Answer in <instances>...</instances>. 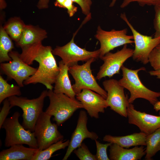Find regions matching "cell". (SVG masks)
Returning a JSON list of instances; mask_svg holds the SVG:
<instances>
[{
	"mask_svg": "<svg viewBox=\"0 0 160 160\" xmlns=\"http://www.w3.org/2000/svg\"><path fill=\"white\" fill-rule=\"evenodd\" d=\"M82 25L73 33L72 38L69 42L62 46H57L52 50L53 54L60 57L63 63L69 67L78 64L79 61L86 62L92 58L96 59L99 58V49L93 51H88L85 48L80 47L74 42V38Z\"/></svg>",
	"mask_w": 160,
	"mask_h": 160,
	"instance_id": "obj_7",
	"label": "cell"
},
{
	"mask_svg": "<svg viewBox=\"0 0 160 160\" xmlns=\"http://www.w3.org/2000/svg\"><path fill=\"white\" fill-rule=\"evenodd\" d=\"M73 152L80 160H97L95 155L91 153L84 143H82Z\"/></svg>",
	"mask_w": 160,
	"mask_h": 160,
	"instance_id": "obj_28",
	"label": "cell"
},
{
	"mask_svg": "<svg viewBox=\"0 0 160 160\" xmlns=\"http://www.w3.org/2000/svg\"><path fill=\"white\" fill-rule=\"evenodd\" d=\"M88 117L86 112L80 111L76 129L72 135L69 145L63 160H66L74 150L78 147L85 139L89 138L93 140L98 138L95 132L89 131L87 129Z\"/></svg>",
	"mask_w": 160,
	"mask_h": 160,
	"instance_id": "obj_14",
	"label": "cell"
},
{
	"mask_svg": "<svg viewBox=\"0 0 160 160\" xmlns=\"http://www.w3.org/2000/svg\"><path fill=\"white\" fill-rule=\"evenodd\" d=\"M65 0H56L54 3L55 5L60 8H63V4Z\"/></svg>",
	"mask_w": 160,
	"mask_h": 160,
	"instance_id": "obj_38",
	"label": "cell"
},
{
	"mask_svg": "<svg viewBox=\"0 0 160 160\" xmlns=\"http://www.w3.org/2000/svg\"><path fill=\"white\" fill-rule=\"evenodd\" d=\"M96 60L92 58L82 65L77 64L69 67L68 72L75 81V83L72 85L73 89L76 95L84 89H89L99 94L106 99L107 92L97 83L91 69V64Z\"/></svg>",
	"mask_w": 160,
	"mask_h": 160,
	"instance_id": "obj_6",
	"label": "cell"
},
{
	"mask_svg": "<svg viewBox=\"0 0 160 160\" xmlns=\"http://www.w3.org/2000/svg\"><path fill=\"white\" fill-rule=\"evenodd\" d=\"M146 146L145 159L146 160H151L160 151V128L147 135Z\"/></svg>",
	"mask_w": 160,
	"mask_h": 160,
	"instance_id": "obj_22",
	"label": "cell"
},
{
	"mask_svg": "<svg viewBox=\"0 0 160 160\" xmlns=\"http://www.w3.org/2000/svg\"><path fill=\"white\" fill-rule=\"evenodd\" d=\"M127 28L121 30L112 29L110 31L103 30L98 25L95 37L100 44L99 58L119 47L134 43L132 35L127 34Z\"/></svg>",
	"mask_w": 160,
	"mask_h": 160,
	"instance_id": "obj_11",
	"label": "cell"
},
{
	"mask_svg": "<svg viewBox=\"0 0 160 160\" xmlns=\"http://www.w3.org/2000/svg\"><path fill=\"white\" fill-rule=\"evenodd\" d=\"M21 48L22 51L20 56L24 62L30 65L35 60L39 64L36 73L25 80L24 84L40 83L47 89L53 90L52 84L55 83L60 68L51 47L43 46L40 42Z\"/></svg>",
	"mask_w": 160,
	"mask_h": 160,
	"instance_id": "obj_1",
	"label": "cell"
},
{
	"mask_svg": "<svg viewBox=\"0 0 160 160\" xmlns=\"http://www.w3.org/2000/svg\"><path fill=\"white\" fill-rule=\"evenodd\" d=\"M7 4L5 0H0V9L2 10L6 8Z\"/></svg>",
	"mask_w": 160,
	"mask_h": 160,
	"instance_id": "obj_40",
	"label": "cell"
},
{
	"mask_svg": "<svg viewBox=\"0 0 160 160\" xmlns=\"http://www.w3.org/2000/svg\"><path fill=\"white\" fill-rule=\"evenodd\" d=\"M148 73L151 76H156L157 79H160V69L150 71Z\"/></svg>",
	"mask_w": 160,
	"mask_h": 160,
	"instance_id": "obj_37",
	"label": "cell"
},
{
	"mask_svg": "<svg viewBox=\"0 0 160 160\" xmlns=\"http://www.w3.org/2000/svg\"><path fill=\"white\" fill-rule=\"evenodd\" d=\"M109 147V158L111 160H140L145 154V148L143 146H135L128 149L116 143H112Z\"/></svg>",
	"mask_w": 160,
	"mask_h": 160,
	"instance_id": "obj_16",
	"label": "cell"
},
{
	"mask_svg": "<svg viewBox=\"0 0 160 160\" xmlns=\"http://www.w3.org/2000/svg\"><path fill=\"white\" fill-rule=\"evenodd\" d=\"M134 49L128 48L127 44L124 45L121 49L115 53L109 52L100 58L103 62L98 72L96 79L100 80L106 77L111 78L119 74L124 63L132 57Z\"/></svg>",
	"mask_w": 160,
	"mask_h": 160,
	"instance_id": "obj_10",
	"label": "cell"
},
{
	"mask_svg": "<svg viewBox=\"0 0 160 160\" xmlns=\"http://www.w3.org/2000/svg\"><path fill=\"white\" fill-rule=\"evenodd\" d=\"M76 98L81 103L83 108L92 118L98 119L99 113H104L105 109L108 107L106 99L89 89H83L76 95Z\"/></svg>",
	"mask_w": 160,
	"mask_h": 160,
	"instance_id": "obj_15",
	"label": "cell"
},
{
	"mask_svg": "<svg viewBox=\"0 0 160 160\" xmlns=\"http://www.w3.org/2000/svg\"><path fill=\"white\" fill-rule=\"evenodd\" d=\"M37 68L32 67L27 64L15 73L10 79H13L20 87L24 86V81L36 72Z\"/></svg>",
	"mask_w": 160,
	"mask_h": 160,
	"instance_id": "obj_27",
	"label": "cell"
},
{
	"mask_svg": "<svg viewBox=\"0 0 160 160\" xmlns=\"http://www.w3.org/2000/svg\"><path fill=\"white\" fill-rule=\"evenodd\" d=\"M116 1V0H112L110 4L109 7H113Z\"/></svg>",
	"mask_w": 160,
	"mask_h": 160,
	"instance_id": "obj_41",
	"label": "cell"
},
{
	"mask_svg": "<svg viewBox=\"0 0 160 160\" xmlns=\"http://www.w3.org/2000/svg\"><path fill=\"white\" fill-rule=\"evenodd\" d=\"M39 148L26 147L23 144L13 145L0 152V160H32Z\"/></svg>",
	"mask_w": 160,
	"mask_h": 160,
	"instance_id": "obj_18",
	"label": "cell"
},
{
	"mask_svg": "<svg viewBox=\"0 0 160 160\" xmlns=\"http://www.w3.org/2000/svg\"><path fill=\"white\" fill-rule=\"evenodd\" d=\"M14 48L13 43L4 27L1 25L0 29V63L10 61L12 59L9 53Z\"/></svg>",
	"mask_w": 160,
	"mask_h": 160,
	"instance_id": "obj_23",
	"label": "cell"
},
{
	"mask_svg": "<svg viewBox=\"0 0 160 160\" xmlns=\"http://www.w3.org/2000/svg\"><path fill=\"white\" fill-rule=\"evenodd\" d=\"M70 140L66 141L62 140L50 145L44 150L39 148L34 156L32 160H48L52 156L56 151L61 149H64L68 147Z\"/></svg>",
	"mask_w": 160,
	"mask_h": 160,
	"instance_id": "obj_24",
	"label": "cell"
},
{
	"mask_svg": "<svg viewBox=\"0 0 160 160\" xmlns=\"http://www.w3.org/2000/svg\"><path fill=\"white\" fill-rule=\"evenodd\" d=\"M47 34L45 30L32 25H25L22 36L16 44L22 48L42 42L47 37Z\"/></svg>",
	"mask_w": 160,
	"mask_h": 160,
	"instance_id": "obj_20",
	"label": "cell"
},
{
	"mask_svg": "<svg viewBox=\"0 0 160 160\" xmlns=\"http://www.w3.org/2000/svg\"><path fill=\"white\" fill-rule=\"evenodd\" d=\"M17 52L11 51L9 55L12 60L8 63H1L0 68L3 73L10 79L12 76L26 64L20 58Z\"/></svg>",
	"mask_w": 160,
	"mask_h": 160,
	"instance_id": "obj_21",
	"label": "cell"
},
{
	"mask_svg": "<svg viewBox=\"0 0 160 160\" xmlns=\"http://www.w3.org/2000/svg\"><path fill=\"white\" fill-rule=\"evenodd\" d=\"M47 97L49 104L45 112L54 116L53 120L59 126L69 119L77 110L83 108L81 103L63 93H57L49 90Z\"/></svg>",
	"mask_w": 160,
	"mask_h": 160,
	"instance_id": "obj_3",
	"label": "cell"
},
{
	"mask_svg": "<svg viewBox=\"0 0 160 160\" xmlns=\"http://www.w3.org/2000/svg\"><path fill=\"white\" fill-rule=\"evenodd\" d=\"M120 17L130 29L133 37L135 45L133 59L145 65L149 63L148 57L152 51L160 44V37L153 38L145 35L137 31L130 23L125 13H121Z\"/></svg>",
	"mask_w": 160,
	"mask_h": 160,
	"instance_id": "obj_9",
	"label": "cell"
},
{
	"mask_svg": "<svg viewBox=\"0 0 160 160\" xmlns=\"http://www.w3.org/2000/svg\"><path fill=\"white\" fill-rule=\"evenodd\" d=\"M78 4L80 7L82 12L86 16L91 15L90 12L92 4L91 0H71Z\"/></svg>",
	"mask_w": 160,
	"mask_h": 160,
	"instance_id": "obj_34",
	"label": "cell"
},
{
	"mask_svg": "<svg viewBox=\"0 0 160 160\" xmlns=\"http://www.w3.org/2000/svg\"><path fill=\"white\" fill-rule=\"evenodd\" d=\"M128 123L137 126L147 135L160 128V116H156L136 110L132 103L127 109Z\"/></svg>",
	"mask_w": 160,
	"mask_h": 160,
	"instance_id": "obj_13",
	"label": "cell"
},
{
	"mask_svg": "<svg viewBox=\"0 0 160 160\" xmlns=\"http://www.w3.org/2000/svg\"><path fill=\"white\" fill-rule=\"evenodd\" d=\"M20 87L18 85H11L0 76V104L6 98L14 96L21 95Z\"/></svg>",
	"mask_w": 160,
	"mask_h": 160,
	"instance_id": "obj_26",
	"label": "cell"
},
{
	"mask_svg": "<svg viewBox=\"0 0 160 160\" xmlns=\"http://www.w3.org/2000/svg\"><path fill=\"white\" fill-rule=\"evenodd\" d=\"M156 47L159 49H160V44L158 45Z\"/></svg>",
	"mask_w": 160,
	"mask_h": 160,
	"instance_id": "obj_42",
	"label": "cell"
},
{
	"mask_svg": "<svg viewBox=\"0 0 160 160\" xmlns=\"http://www.w3.org/2000/svg\"><path fill=\"white\" fill-rule=\"evenodd\" d=\"M49 0H39L37 4V7L39 9L47 8Z\"/></svg>",
	"mask_w": 160,
	"mask_h": 160,
	"instance_id": "obj_36",
	"label": "cell"
},
{
	"mask_svg": "<svg viewBox=\"0 0 160 160\" xmlns=\"http://www.w3.org/2000/svg\"><path fill=\"white\" fill-rule=\"evenodd\" d=\"M71 0H65L63 4V8L67 9L70 17L73 16L77 11V8L75 6Z\"/></svg>",
	"mask_w": 160,
	"mask_h": 160,
	"instance_id": "obj_35",
	"label": "cell"
},
{
	"mask_svg": "<svg viewBox=\"0 0 160 160\" xmlns=\"http://www.w3.org/2000/svg\"><path fill=\"white\" fill-rule=\"evenodd\" d=\"M155 14L153 20L154 28L155 30L154 37H160V4L154 6Z\"/></svg>",
	"mask_w": 160,
	"mask_h": 160,
	"instance_id": "obj_32",
	"label": "cell"
},
{
	"mask_svg": "<svg viewBox=\"0 0 160 160\" xmlns=\"http://www.w3.org/2000/svg\"><path fill=\"white\" fill-rule=\"evenodd\" d=\"M51 116L43 112L39 117L33 132L41 150L63 140V136L58 130V125L51 121Z\"/></svg>",
	"mask_w": 160,
	"mask_h": 160,
	"instance_id": "obj_8",
	"label": "cell"
},
{
	"mask_svg": "<svg viewBox=\"0 0 160 160\" xmlns=\"http://www.w3.org/2000/svg\"><path fill=\"white\" fill-rule=\"evenodd\" d=\"M121 70L122 77L118 81L121 86L129 92L130 96L128 99L129 103H132L138 98L147 100L153 105L159 101L160 92H154L147 88L142 83L139 77L138 72L145 71V68L141 67L132 70L123 65Z\"/></svg>",
	"mask_w": 160,
	"mask_h": 160,
	"instance_id": "obj_2",
	"label": "cell"
},
{
	"mask_svg": "<svg viewBox=\"0 0 160 160\" xmlns=\"http://www.w3.org/2000/svg\"><path fill=\"white\" fill-rule=\"evenodd\" d=\"M153 106L154 109L156 112L159 111V116H160V101H158Z\"/></svg>",
	"mask_w": 160,
	"mask_h": 160,
	"instance_id": "obj_39",
	"label": "cell"
},
{
	"mask_svg": "<svg viewBox=\"0 0 160 160\" xmlns=\"http://www.w3.org/2000/svg\"><path fill=\"white\" fill-rule=\"evenodd\" d=\"M147 135L140 132L121 136H114L106 135L103 137V141L117 144L123 148H128L133 146H146Z\"/></svg>",
	"mask_w": 160,
	"mask_h": 160,
	"instance_id": "obj_19",
	"label": "cell"
},
{
	"mask_svg": "<svg viewBox=\"0 0 160 160\" xmlns=\"http://www.w3.org/2000/svg\"><path fill=\"white\" fill-rule=\"evenodd\" d=\"M20 113L15 112L6 119L1 127L6 132L4 145L9 147L16 144H25L29 147L38 148L36 139L33 132L26 129L19 123Z\"/></svg>",
	"mask_w": 160,
	"mask_h": 160,
	"instance_id": "obj_5",
	"label": "cell"
},
{
	"mask_svg": "<svg viewBox=\"0 0 160 160\" xmlns=\"http://www.w3.org/2000/svg\"><path fill=\"white\" fill-rule=\"evenodd\" d=\"M25 25L20 19L15 18L10 21L4 28L11 38L17 42L22 36Z\"/></svg>",
	"mask_w": 160,
	"mask_h": 160,
	"instance_id": "obj_25",
	"label": "cell"
},
{
	"mask_svg": "<svg viewBox=\"0 0 160 160\" xmlns=\"http://www.w3.org/2000/svg\"><path fill=\"white\" fill-rule=\"evenodd\" d=\"M48 91H43L37 98L31 99L27 97L14 96L8 98L12 108L18 106L22 110V125L26 129L33 132L36 122L41 114Z\"/></svg>",
	"mask_w": 160,
	"mask_h": 160,
	"instance_id": "obj_4",
	"label": "cell"
},
{
	"mask_svg": "<svg viewBox=\"0 0 160 160\" xmlns=\"http://www.w3.org/2000/svg\"><path fill=\"white\" fill-rule=\"evenodd\" d=\"M95 140L96 147L97 151L95 156L97 160H110L107 155V150L112 143L102 144L100 143L97 140Z\"/></svg>",
	"mask_w": 160,
	"mask_h": 160,
	"instance_id": "obj_29",
	"label": "cell"
},
{
	"mask_svg": "<svg viewBox=\"0 0 160 160\" xmlns=\"http://www.w3.org/2000/svg\"><path fill=\"white\" fill-rule=\"evenodd\" d=\"M137 2L139 5L143 7L145 5L155 6L160 4V0H123L120 7L124 8L133 2Z\"/></svg>",
	"mask_w": 160,
	"mask_h": 160,
	"instance_id": "obj_31",
	"label": "cell"
},
{
	"mask_svg": "<svg viewBox=\"0 0 160 160\" xmlns=\"http://www.w3.org/2000/svg\"><path fill=\"white\" fill-rule=\"evenodd\" d=\"M148 61L154 70L160 69V49L155 48L149 55Z\"/></svg>",
	"mask_w": 160,
	"mask_h": 160,
	"instance_id": "obj_30",
	"label": "cell"
},
{
	"mask_svg": "<svg viewBox=\"0 0 160 160\" xmlns=\"http://www.w3.org/2000/svg\"><path fill=\"white\" fill-rule=\"evenodd\" d=\"M58 64L60 71L53 91L55 93L64 94L71 98L75 99L76 95L73 89L68 74L69 67L62 60L59 62Z\"/></svg>",
	"mask_w": 160,
	"mask_h": 160,
	"instance_id": "obj_17",
	"label": "cell"
},
{
	"mask_svg": "<svg viewBox=\"0 0 160 160\" xmlns=\"http://www.w3.org/2000/svg\"><path fill=\"white\" fill-rule=\"evenodd\" d=\"M103 85L107 92L106 100L108 107L122 116L127 117V109L129 103L125 94L124 88L114 79L105 80Z\"/></svg>",
	"mask_w": 160,
	"mask_h": 160,
	"instance_id": "obj_12",
	"label": "cell"
},
{
	"mask_svg": "<svg viewBox=\"0 0 160 160\" xmlns=\"http://www.w3.org/2000/svg\"><path fill=\"white\" fill-rule=\"evenodd\" d=\"M11 108L8 98L6 99L3 101V105L0 112V129L1 128L2 124L7 118Z\"/></svg>",
	"mask_w": 160,
	"mask_h": 160,
	"instance_id": "obj_33",
	"label": "cell"
}]
</instances>
